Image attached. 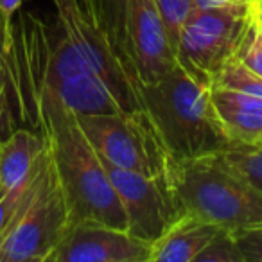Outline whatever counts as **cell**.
Returning <instances> with one entry per match:
<instances>
[{"label": "cell", "mask_w": 262, "mask_h": 262, "mask_svg": "<svg viewBox=\"0 0 262 262\" xmlns=\"http://www.w3.org/2000/svg\"><path fill=\"white\" fill-rule=\"evenodd\" d=\"M27 106L33 108V122L47 140L70 223L97 221L127 230L122 203L104 162L81 129L76 113L45 90H34Z\"/></svg>", "instance_id": "obj_1"}, {"label": "cell", "mask_w": 262, "mask_h": 262, "mask_svg": "<svg viewBox=\"0 0 262 262\" xmlns=\"http://www.w3.org/2000/svg\"><path fill=\"white\" fill-rule=\"evenodd\" d=\"M142 102L172 160L232 146L212 104L210 86L192 79L178 63L157 81L142 84Z\"/></svg>", "instance_id": "obj_2"}, {"label": "cell", "mask_w": 262, "mask_h": 262, "mask_svg": "<svg viewBox=\"0 0 262 262\" xmlns=\"http://www.w3.org/2000/svg\"><path fill=\"white\" fill-rule=\"evenodd\" d=\"M169 178L187 214L230 232L262 223V190L223 151L172 160Z\"/></svg>", "instance_id": "obj_3"}, {"label": "cell", "mask_w": 262, "mask_h": 262, "mask_svg": "<svg viewBox=\"0 0 262 262\" xmlns=\"http://www.w3.org/2000/svg\"><path fill=\"white\" fill-rule=\"evenodd\" d=\"M253 22L250 4L194 9L176 45V63L198 83L210 86L214 76L237 58Z\"/></svg>", "instance_id": "obj_4"}, {"label": "cell", "mask_w": 262, "mask_h": 262, "mask_svg": "<svg viewBox=\"0 0 262 262\" xmlns=\"http://www.w3.org/2000/svg\"><path fill=\"white\" fill-rule=\"evenodd\" d=\"M81 129L108 164L147 176L169 174L172 158L146 110L115 113H79Z\"/></svg>", "instance_id": "obj_5"}, {"label": "cell", "mask_w": 262, "mask_h": 262, "mask_svg": "<svg viewBox=\"0 0 262 262\" xmlns=\"http://www.w3.org/2000/svg\"><path fill=\"white\" fill-rule=\"evenodd\" d=\"M69 225V205L47 147L33 196L0 241V262H47Z\"/></svg>", "instance_id": "obj_6"}, {"label": "cell", "mask_w": 262, "mask_h": 262, "mask_svg": "<svg viewBox=\"0 0 262 262\" xmlns=\"http://www.w3.org/2000/svg\"><path fill=\"white\" fill-rule=\"evenodd\" d=\"M102 162L122 203L127 232L135 237L149 244L155 243L180 215L185 214L169 174L147 176Z\"/></svg>", "instance_id": "obj_7"}, {"label": "cell", "mask_w": 262, "mask_h": 262, "mask_svg": "<svg viewBox=\"0 0 262 262\" xmlns=\"http://www.w3.org/2000/svg\"><path fill=\"white\" fill-rule=\"evenodd\" d=\"M151 244L124 228L97 221H74L47 262H149Z\"/></svg>", "instance_id": "obj_8"}, {"label": "cell", "mask_w": 262, "mask_h": 262, "mask_svg": "<svg viewBox=\"0 0 262 262\" xmlns=\"http://www.w3.org/2000/svg\"><path fill=\"white\" fill-rule=\"evenodd\" d=\"M124 8L131 56L140 83L157 81L176 65V54L155 0H124Z\"/></svg>", "instance_id": "obj_9"}, {"label": "cell", "mask_w": 262, "mask_h": 262, "mask_svg": "<svg viewBox=\"0 0 262 262\" xmlns=\"http://www.w3.org/2000/svg\"><path fill=\"white\" fill-rule=\"evenodd\" d=\"M221 226L182 214L149 248V262H194Z\"/></svg>", "instance_id": "obj_10"}, {"label": "cell", "mask_w": 262, "mask_h": 262, "mask_svg": "<svg viewBox=\"0 0 262 262\" xmlns=\"http://www.w3.org/2000/svg\"><path fill=\"white\" fill-rule=\"evenodd\" d=\"M212 104L232 144H255L262 135V97L210 86Z\"/></svg>", "instance_id": "obj_11"}, {"label": "cell", "mask_w": 262, "mask_h": 262, "mask_svg": "<svg viewBox=\"0 0 262 262\" xmlns=\"http://www.w3.org/2000/svg\"><path fill=\"white\" fill-rule=\"evenodd\" d=\"M47 142L43 133L20 127L0 142V189L2 192L22 183L36 167Z\"/></svg>", "instance_id": "obj_12"}, {"label": "cell", "mask_w": 262, "mask_h": 262, "mask_svg": "<svg viewBox=\"0 0 262 262\" xmlns=\"http://www.w3.org/2000/svg\"><path fill=\"white\" fill-rule=\"evenodd\" d=\"M45 142H47V140H45ZM45 149H47V147H45ZM43 158H45V151L40 160H38L36 167L33 169V172H31L22 183H18L16 187H13V189H9V190H4V192L0 194V241L9 233V230L13 228L16 219L20 217L22 210L26 208L27 201L33 196L34 189H36V185H38V180H40L41 167H43Z\"/></svg>", "instance_id": "obj_13"}, {"label": "cell", "mask_w": 262, "mask_h": 262, "mask_svg": "<svg viewBox=\"0 0 262 262\" xmlns=\"http://www.w3.org/2000/svg\"><path fill=\"white\" fill-rule=\"evenodd\" d=\"M210 86L262 97V77L248 69L239 58L230 59L214 76Z\"/></svg>", "instance_id": "obj_14"}, {"label": "cell", "mask_w": 262, "mask_h": 262, "mask_svg": "<svg viewBox=\"0 0 262 262\" xmlns=\"http://www.w3.org/2000/svg\"><path fill=\"white\" fill-rule=\"evenodd\" d=\"M13 40H15V24H6L0 16V124L4 122L8 112V97L15 92L13 77Z\"/></svg>", "instance_id": "obj_15"}, {"label": "cell", "mask_w": 262, "mask_h": 262, "mask_svg": "<svg viewBox=\"0 0 262 262\" xmlns=\"http://www.w3.org/2000/svg\"><path fill=\"white\" fill-rule=\"evenodd\" d=\"M155 6H157L158 15L164 22L165 33H167L172 51L176 54V45H178L183 26L190 13L196 9L194 0H155Z\"/></svg>", "instance_id": "obj_16"}, {"label": "cell", "mask_w": 262, "mask_h": 262, "mask_svg": "<svg viewBox=\"0 0 262 262\" xmlns=\"http://www.w3.org/2000/svg\"><path fill=\"white\" fill-rule=\"evenodd\" d=\"M223 153L262 190V144H232Z\"/></svg>", "instance_id": "obj_17"}, {"label": "cell", "mask_w": 262, "mask_h": 262, "mask_svg": "<svg viewBox=\"0 0 262 262\" xmlns=\"http://www.w3.org/2000/svg\"><path fill=\"white\" fill-rule=\"evenodd\" d=\"M194 262H246L233 232L219 230Z\"/></svg>", "instance_id": "obj_18"}, {"label": "cell", "mask_w": 262, "mask_h": 262, "mask_svg": "<svg viewBox=\"0 0 262 262\" xmlns=\"http://www.w3.org/2000/svg\"><path fill=\"white\" fill-rule=\"evenodd\" d=\"M246 262H262V223L233 232Z\"/></svg>", "instance_id": "obj_19"}, {"label": "cell", "mask_w": 262, "mask_h": 262, "mask_svg": "<svg viewBox=\"0 0 262 262\" xmlns=\"http://www.w3.org/2000/svg\"><path fill=\"white\" fill-rule=\"evenodd\" d=\"M237 58L244 63L250 70L262 77V33L257 27H251L250 34L244 40Z\"/></svg>", "instance_id": "obj_20"}, {"label": "cell", "mask_w": 262, "mask_h": 262, "mask_svg": "<svg viewBox=\"0 0 262 262\" xmlns=\"http://www.w3.org/2000/svg\"><path fill=\"white\" fill-rule=\"evenodd\" d=\"M26 0H0V16L6 24H13L15 15L20 11Z\"/></svg>", "instance_id": "obj_21"}, {"label": "cell", "mask_w": 262, "mask_h": 262, "mask_svg": "<svg viewBox=\"0 0 262 262\" xmlns=\"http://www.w3.org/2000/svg\"><path fill=\"white\" fill-rule=\"evenodd\" d=\"M248 4H250L251 22H253V26L262 33V0H251Z\"/></svg>", "instance_id": "obj_22"}, {"label": "cell", "mask_w": 262, "mask_h": 262, "mask_svg": "<svg viewBox=\"0 0 262 262\" xmlns=\"http://www.w3.org/2000/svg\"><path fill=\"white\" fill-rule=\"evenodd\" d=\"M4 124H0V142H2V139H4Z\"/></svg>", "instance_id": "obj_23"}, {"label": "cell", "mask_w": 262, "mask_h": 262, "mask_svg": "<svg viewBox=\"0 0 262 262\" xmlns=\"http://www.w3.org/2000/svg\"><path fill=\"white\" fill-rule=\"evenodd\" d=\"M255 144H262V135H260V139H258V140H257V142H255Z\"/></svg>", "instance_id": "obj_24"}, {"label": "cell", "mask_w": 262, "mask_h": 262, "mask_svg": "<svg viewBox=\"0 0 262 262\" xmlns=\"http://www.w3.org/2000/svg\"><path fill=\"white\" fill-rule=\"evenodd\" d=\"M0 194H2V189H0Z\"/></svg>", "instance_id": "obj_25"}, {"label": "cell", "mask_w": 262, "mask_h": 262, "mask_svg": "<svg viewBox=\"0 0 262 262\" xmlns=\"http://www.w3.org/2000/svg\"><path fill=\"white\" fill-rule=\"evenodd\" d=\"M248 2H251V0H248Z\"/></svg>", "instance_id": "obj_26"}]
</instances>
